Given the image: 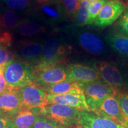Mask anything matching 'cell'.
Instances as JSON below:
<instances>
[{
	"instance_id": "cell-2",
	"label": "cell",
	"mask_w": 128,
	"mask_h": 128,
	"mask_svg": "<svg viewBox=\"0 0 128 128\" xmlns=\"http://www.w3.org/2000/svg\"><path fill=\"white\" fill-rule=\"evenodd\" d=\"M3 72L8 87L19 88L33 84L34 67L20 58H17L6 64L3 68Z\"/></svg>"
},
{
	"instance_id": "cell-23",
	"label": "cell",
	"mask_w": 128,
	"mask_h": 128,
	"mask_svg": "<svg viewBox=\"0 0 128 128\" xmlns=\"http://www.w3.org/2000/svg\"><path fill=\"white\" fill-rule=\"evenodd\" d=\"M90 4V3L87 0H81L80 7L72 19L76 27L81 28L86 25Z\"/></svg>"
},
{
	"instance_id": "cell-9",
	"label": "cell",
	"mask_w": 128,
	"mask_h": 128,
	"mask_svg": "<svg viewBox=\"0 0 128 128\" xmlns=\"http://www.w3.org/2000/svg\"><path fill=\"white\" fill-rule=\"evenodd\" d=\"M17 92L23 108H44L48 104L47 94L34 84L17 88Z\"/></svg>"
},
{
	"instance_id": "cell-10",
	"label": "cell",
	"mask_w": 128,
	"mask_h": 128,
	"mask_svg": "<svg viewBox=\"0 0 128 128\" xmlns=\"http://www.w3.org/2000/svg\"><path fill=\"white\" fill-rule=\"evenodd\" d=\"M92 112L99 116L109 119L127 128L116 96L107 97Z\"/></svg>"
},
{
	"instance_id": "cell-6",
	"label": "cell",
	"mask_w": 128,
	"mask_h": 128,
	"mask_svg": "<svg viewBox=\"0 0 128 128\" xmlns=\"http://www.w3.org/2000/svg\"><path fill=\"white\" fill-rule=\"evenodd\" d=\"M80 84L91 112L107 97L118 95L114 88L102 80L85 84L80 83Z\"/></svg>"
},
{
	"instance_id": "cell-29",
	"label": "cell",
	"mask_w": 128,
	"mask_h": 128,
	"mask_svg": "<svg viewBox=\"0 0 128 128\" xmlns=\"http://www.w3.org/2000/svg\"><path fill=\"white\" fill-rule=\"evenodd\" d=\"M116 28L128 36V8L123 12L116 23Z\"/></svg>"
},
{
	"instance_id": "cell-36",
	"label": "cell",
	"mask_w": 128,
	"mask_h": 128,
	"mask_svg": "<svg viewBox=\"0 0 128 128\" xmlns=\"http://www.w3.org/2000/svg\"><path fill=\"white\" fill-rule=\"evenodd\" d=\"M2 111V104H1V100H0V112Z\"/></svg>"
},
{
	"instance_id": "cell-5",
	"label": "cell",
	"mask_w": 128,
	"mask_h": 128,
	"mask_svg": "<svg viewBox=\"0 0 128 128\" xmlns=\"http://www.w3.org/2000/svg\"><path fill=\"white\" fill-rule=\"evenodd\" d=\"M32 16L51 27L57 26L68 19L60 0H50L39 4L34 9Z\"/></svg>"
},
{
	"instance_id": "cell-7",
	"label": "cell",
	"mask_w": 128,
	"mask_h": 128,
	"mask_svg": "<svg viewBox=\"0 0 128 128\" xmlns=\"http://www.w3.org/2000/svg\"><path fill=\"white\" fill-rule=\"evenodd\" d=\"M126 8L123 0H108L92 25L99 28L109 26L119 18Z\"/></svg>"
},
{
	"instance_id": "cell-3",
	"label": "cell",
	"mask_w": 128,
	"mask_h": 128,
	"mask_svg": "<svg viewBox=\"0 0 128 128\" xmlns=\"http://www.w3.org/2000/svg\"><path fill=\"white\" fill-rule=\"evenodd\" d=\"M101 80L114 88L118 94L128 92V71L115 62L103 61L96 68Z\"/></svg>"
},
{
	"instance_id": "cell-27",
	"label": "cell",
	"mask_w": 128,
	"mask_h": 128,
	"mask_svg": "<svg viewBox=\"0 0 128 128\" xmlns=\"http://www.w3.org/2000/svg\"><path fill=\"white\" fill-rule=\"evenodd\" d=\"M17 58H18L17 54L8 50L6 46L0 45V69L3 70L6 64Z\"/></svg>"
},
{
	"instance_id": "cell-4",
	"label": "cell",
	"mask_w": 128,
	"mask_h": 128,
	"mask_svg": "<svg viewBox=\"0 0 128 128\" xmlns=\"http://www.w3.org/2000/svg\"><path fill=\"white\" fill-rule=\"evenodd\" d=\"M80 112L78 108L60 104H48L42 108L40 116L67 127L76 126L80 119Z\"/></svg>"
},
{
	"instance_id": "cell-22",
	"label": "cell",
	"mask_w": 128,
	"mask_h": 128,
	"mask_svg": "<svg viewBox=\"0 0 128 128\" xmlns=\"http://www.w3.org/2000/svg\"><path fill=\"white\" fill-rule=\"evenodd\" d=\"M0 4L12 10L24 12L31 8L32 0H0Z\"/></svg>"
},
{
	"instance_id": "cell-34",
	"label": "cell",
	"mask_w": 128,
	"mask_h": 128,
	"mask_svg": "<svg viewBox=\"0 0 128 128\" xmlns=\"http://www.w3.org/2000/svg\"><path fill=\"white\" fill-rule=\"evenodd\" d=\"M87 1H88L90 3H92L93 2H96V1H100V0H87Z\"/></svg>"
},
{
	"instance_id": "cell-37",
	"label": "cell",
	"mask_w": 128,
	"mask_h": 128,
	"mask_svg": "<svg viewBox=\"0 0 128 128\" xmlns=\"http://www.w3.org/2000/svg\"></svg>"
},
{
	"instance_id": "cell-28",
	"label": "cell",
	"mask_w": 128,
	"mask_h": 128,
	"mask_svg": "<svg viewBox=\"0 0 128 128\" xmlns=\"http://www.w3.org/2000/svg\"><path fill=\"white\" fill-rule=\"evenodd\" d=\"M119 101L123 118L128 128V92L120 93L116 96Z\"/></svg>"
},
{
	"instance_id": "cell-13",
	"label": "cell",
	"mask_w": 128,
	"mask_h": 128,
	"mask_svg": "<svg viewBox=\"0 0 128 128\" xmlns=\"http://www.w3.org/2000/svg\"><path fill=\"white\" fill-rule=\"evenodd\" d=\"M66 71L69 81L85 84L101 80L97 70L87 65L71 64L66 66Z\"/></svg>"
},
{
	"instance_id": "cell-16",
	"label": "cell",
	"mask_w": 128,
	"mask_h": 128,
	"mask_svg": "<svg viewBox=\"0 0 128 128\" xmlns=\"http://www.w3.org/2000/svg\"><path fill=\"white\" fill-rule=\"evenodd\" d=\"M47 100L48 104H60L76 108L80 110L90 111L84 94H47Z\"/></svg>"
},
{
	"instance_id": "cell-12",
	"label": "cell",
	"mask_w": 128,
	"mask_h": 128,
	"mask_svg": "<svg viewBox=\"0 0 128 128\" xmlns=\"http://www.w3.org/2000/svg\"><path fill=\"white\" fill-rule=\"evenodd\" d=\"M44 41L23 40L17 46L18 55L27 63L34 67L40 61Z\"/></svg>"
},
{
	"instance_id": "cell-20",
	"label": "cell",
	"mask_w": 128,
	"mask_h": 128,
	"mask_svg": "<svg viewBox=\"0 0 128 128\" xmlns=\"http://www.w3.org/2000/svg\"><path fill=\"white\" fill-rule=\"evenodd\" d=\"M105 42L117 54L128 56V36L119 31L108 33L104 37Z\"/></svg>"
},
{
	"instance_id": "cell-21",
	"label": "cell",
	"mask_w": 128,
	"mask_h": 128,
	"mask_svg": "<svg viewBox=\"0 0 128 128\" xmlns=\"http://www.w3.org/2000/svg\"><path fill=\"white\" fill-rule=\"evenodd\" d=\"M21 20L14 11L6 7H0V32L14 30Z\"/></svg>"
},
{
	"instance_id": "cell-32",
	"label": "cell",
	"mask_w": 128,
	"mask_h": 128,
	"mask_svg": "<svg viewBox=\"0 0 128 128\" xmlns=\"http://www.w3.org/2000/svg\"><path fill=\"white\" fill-rule=\"evenodd\" d=\"M0 128H9L8 117L0 112Z\"/></svg>"
},
{
	"instance_id": "cell-31",
	"label": "cell",
	"mask_w": 128,
	"mask_h": 128,
	"mask_svg": "<svg viewBox=\"0 0 128 128\" xmlns=\"http://www.w3.org/2000/svg\"><path fill=\"white\" fill-rule=\"evenodd\" d=\"M8 88L6 80L5 79L2 69H0V94L3 93Z\"/></svg>"
},
{
	"instance_id": "cell-18",
	"label": "cell",
	"mask_w": 128,
	"mask_h": 128,
	"mask_svg": "<svg viewBox=\"0 0 128 128\" xmlns=\"http://www.w3.org/2000/svg\"><path fill=\"white\" fill-rule=\"evenodd\" d=\"M14 31L20 36L31 37L45 33L47 26L32 16L22 19Z\"/></svg>"
},
{
	"instance_id": "cell-35",
	"label": "cell",
	"mask_w": 128,
	"mask_h": 128,
	"mask_svg": "<svg viewBox=\"0 0 128 128\" xmlns=\"http://www.w3.org/2000/svg\"><path fill=\"white\" fill-rule=\"evenodd\" d=\"M124 4L126 5V7L128 8V0H124Z\"/></svg>"
},
{
	"instance_id": "cell-24",
	"label": "cell",
	"mask_w": 128,
	"mask_h": 128,
	"mask_svg": "<svg viewBox=\"0 0 128 128\" xmlns=\"http://www.w3.org/2000/svg\"><path fill=\"white\" fill-rule=\"evenodd\" d=\"M68 18L72 20L80 7L81 0H60Z\"/></svg>"
},
{
	"instance_id": "cell-11",
	"label": "cell",
	"mask_w": 128,
	"mask_h": 128,
	"mask_svg": "<svg viewBox=\"0 0 128 128\" xmlns=\"http://www.w3.org/2000/svg\"><path fill=\"white\" fill-rule=\"evenodd\" d=\"M67 80L66 66L62 64L35 72L33 84L38 87L49 86Z\"/></svg>"
},
{
	"instance_id": "cell-25",
	"label": "cell",
	"mask_w": 128,
	"mask_h": 128,
	"mask_svg": "<svg viewBox=\"0 0 128 128\" xmlns=\"http://www.w3.org/2000/svg\"><path fill=\"white\" fill-rule=\"evenodd\" d=\"M108 0H100L90 3L88 12V18L86 25H92L96 18L100 13L101 10Z\"/></svg>"
},
{
	"instance_id": "cell-14",
	"label": "cell",
	"mask_w": 128,
	"mask_h": 128,
	"mask_svg": "<svg viewBox=\"0 0 128 128\" xmlns=\"http://www.w3.org/2000/svg\"><path fill=\"white\" fill-rule=\"evenodd\" d=\"M76 128H126L93 112L81 110L80 119Z\"/></svg>"
},
{
	"instance_id": "cell-15",
	"label": "cell",
	"mask_w": 128,
	"mask_h": 128,
	"mask_svg": "<svg viewBox=\"0 0 128 128\" xmlns=\"http://www.w3.org/2000/svg\"><path fill=\"white\" fill-rule=\"evenodd\" d=\"M43 108H24L8 117L9 128H31Z\"/></svg>"
},
{
	"instance_id": "cell-30",
	"label": "cell",
	"mask_w": 128,
	"mask_h": 128,
	"mask_svg": "<svg viewBox=\"0 0 128 128\" xmlns=\"http://www.w3.org/2000/svg\"><path fill=\"white\" fill-rule=\"evenodd\" d=\"M13 40L12 34L9 32H0V45L7 47Z\"/></svg>"
},
{
	"instance_id": "cell-19",
	"label": "cell",
	"mask_w": 128,
	"mask_h": 128,
	"mask_svg": "<svg viewBox=\"0 0 128 128\" xmlns=\"http://www.w3.org/2000/svg\"><path fill=\"white\" fill-rule=\"evenodd\" d=\"M46 92V94L58 95L64 94H84L80 83L75 81H66L39 87Z\"/></svg>"
},
{
	"instance_id": "cell-26",
	"label": "cell",
	"mask_w": 128,
	"mask_h": 128,
	"mask_svg": "<svg viewBox=\"0 0 128 128\" xmlns=\"http://www.w3.org/2000/svg\"><path fill=\"white\" fill-rule=\"evenodd\" d=\"M31 128H71L58 124L44 117L39 116Z\"/></svg>"
},
{
	"instance_id": "cell-1",
	"label": "cell",
	"mask_w": 128,
	"mask_h": 128,
	"mask_svg": "<svg viewBox=\"0 0 128 128\" xmlns=\"http://www.w3.org/2000/svg\"><path fill=\"white\" fill-rule=\"evenodd\" d=\"M71 51V46L62 37L54 36L44 41L42 56L39 64L34 67L35 72L62 64Z\"/></svg>"
},
{
	"instance_id": "cell-8",
	"label": "cell",
	"mask_w": 128,
	"mask_h": 128,
	"mask_svg": "<svg viewBox=\"0 0 128 128\" xmlns=\"http://www.w3.org/2000/svg\"><path fill=\"white\" fill-rule=\"evenodd\" d=\"M72 32L80 46L85 51L94 56L104 54V44L98 34L90 30L80 29L76 26H74Z\"/></svg>"
},
{
	"instance_id": "cell-17",
	"label": "cell",
	"mask_w": 128,
	"mask_h": 128,
	"mask_svg": "<svg viewBox=\"0 0 128 128\" xmlns=\"http://www.w3.org/2000/svg\"><path fill=\"white\" fill-rule=\"evenodd\" d=\"M2 104V112L10 117L24 109L20 98L17 92V88L8 87L7 90L0 94Z\"/></svg>"
},
{
	"instance_id": "cell-33",
	"label": "cell",
	"mask_w": 128,
	"mask_h": 128,
	"mask_svg": "<svg viewBox=\"0 0 128 128\" xmlns=\"http://www.w3.org/2000/svg\"><path fill=\"white\" fill-rule=\"evenodd\" d=\"M36 2L38 3V4H42V3H44L48 2V1H50V0H36Z\"/></svg>"
}]
</instances>
